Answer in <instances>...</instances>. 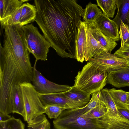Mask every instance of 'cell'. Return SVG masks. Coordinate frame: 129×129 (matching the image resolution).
Returning a JSON list of instances; mask_svg holds the SVG:
<instances>
[{"label":"cell","mask_w":129,"mask_h":129,"mask_svg":"<svg viewBox=\"0 0 129 129\" xmlns=\"http://www.w3.org/2000/svg\"><path fill=\"white\" fill-rule=\"evenodd\" d=\"M35 21L58 55L76 59L78 28L84 9L75 0H35Z\"/></svg>","instance_id":"cell-1"},{"label":"cell","mask_w":129,"mask_h":129,"mask_svg":"<svg viewBox=\"0 0 129 129\" xmlns=\"http://www.w3.org/2000/svg\"><path fill=\"white\" fill-rule=\"evenodd\" d=\"M107 70L88 62L78 72L73 86L90 95L103 89L107 84Z\"/></svg>","instance_id":"cell-2"},{"label":"cell","mask_w":129,"mask_h":129,"mask_svg":"<svg viewBox=\"0 0 129 129\" xmlns=\"http://www.w3.org/2000/svg\"><path fill=\"white\" fill-rule=\"evenodd\" d=\"M82 107L66 109L53 121L56 129H104L101 118L84 117Z\"/></svg>","instance_id":"cell-3"},{"label":"cell","mask_w":129,"mask_h":129,"mask_svg":"<svg viewBox=\"0 0 129 129\" xmlns=\"http://www.w3.org/2000/svg\"><path fill=\"white\" fill-rule=\"evenodd\" d=\"M22 28L27 49L35 58V63L39 60H47V53L49 48L51 47L50 44L32 23L24 26Z\"/></svg>","instance_id":"cell-4"},{"label":"cell","mask_w":129,"mask_h":129,"mask_svg":"<svg viewBox=\"0 0 129 129\" xmlns=\"http://www.w3.org/2000/svg\"><path fill=\"white\" fill-rule=\"evenodd\" d=\"M23 94L27 122L45 113V106L42 103L39 93L31 83L20 84Z\"/></svg>","instance_id":"cell-5"},{"label":"cell","mask_w":129,"mask_h":129,"mask_svg":"<svg viewBox=\"0 0 129 129\" xmlns=\"http://www.w3.org/2000/svg\"><path fill=\"white\" fill-rule=\"evenodd\" d=\"M36 63L33 67L32 84L39 93L47 94L64 92L70 90L71 86L58 84L46 78L36 68Z\"/></svg>","instance_id":"cell-6"},{"label":"cell","mask_w":129,"mask_h":129,"mask_svg":"<svg viewBox=\"0 0 129 129\" xmlns=\"http://www.w3.org/2000/svg\"><path fill=\"white\" fill-rule=\"evenodd\" d=\"M90 62L104 70L123 67L129 65L127 60L118 57L107 51L98 54L90 58Z\"/></svg>","instance_id":"cell-7"},{"label":"cell","mask_w":129,"mask_h":129,"mask_svg":"<svg viewBox=\"0 0 129 129\" xmlns=\"http://www.w3.org/2000/svg\"><path fill=\"white\" fill-rule=\"evenodd\" d=\"M39 95L45 106L48 105H56L66 107L69 109L82 107L88 103L72 101L66 97L63 92L47 94L39 93Z\"/></svg>","instance_id":"cell-8"},{"label":"cell","mask_w":129,"mask_h":129,"mask_svg":"<svg viewBox=\"0 0 129 129\" xmlns=\"http://www.w3.org/2000/svg\"><path fill=\"white\" fill-rule=\"evenodd\" d=\"M96 27L102 33L116 41L120 40L119 27L116 22L103 13L93 22Z\"/></svg>","instance_id":"cell-9"},{"label":"cell","mask_w":129,"mask_h":129,"mask_svg":"<svg viewBox=\"0 0 129 129\" xmlns=\"http://www.w3.org/2000/svg\"><path fill=\"white\" fill-rule=\"evenodd\" d=\"M107 83L117 88L129 86V70L127 67L107 70Z\"/></svg>","instance_id":"cell-10"},{"label":"cell","mask_w":129,"mask_h":129,"mask_svg":"<svg viewBox=\"0 0 129 129\" xmlns=\"http://www.w3.org/2000/svg\"><path fill=\"white\" fill-rule=\"evenodd\" d=\"M87 25L81 21L78 28L76 41V59L82 63L86 55V41Z\"/></svg>","instance_id":"cell-11"},{"label":"cell","mask_w":129,"mask_h":129,"mask_svg":"<svg viewBox=\"0 0 129 129\" xmlns=\"http://www.w3.org/2000/svg\"><path fill=\"white\" fill-rule=\"evenodd\" d=\"M9 100L13 109V113L21 115L26 121V113L20 85H15L12 88L9 94Z\"/></svg>","instance_id":"cell-12"},{"label":"cell","mask_w":129,"mask_h":129,"mask_svg":"<svg viewBox=\"0 0 129 129\" xmlns=\"http://www.w3.org/2000/svg\"><path fill=\"white\" fill-rule=\"evenodd\" d=\"M27 0H0V22L1 27L4 25L7 20L15 10L20 7Z\"/></svg>","instance_id":"cell-13"},{"label":"cell","mask_w":129,"mask_h":129,"mask_svg":"<svg viewBox=\"0 0 129 129\" xmlns=\"http://www.w3.org/2000/svg\"><path fill=\"white\" fill-rule=\"evenodd\" d=\"M86 23L96 41L106 50L111 53L112 51L117 45L116 41L102 33L96 27L93 22Z\"/></svg>","instance_id":"cell-14"},{"label":"cell","mask_w":129,"mask_h":129,"mask_svg":"<svg viewBox=\"0 0 129 129\" xmlns=\"http://www.w3.org/2000/svg\"><path fill=\"white\" fill-rule=\"evenodd\" d=\"M86 55L85 61H88L95 55L106 50L94 37L87 25Z\"/></svg>","instance_id":"cell-15"},{"label":"cell","mask_w":129,"mask_h":129,"mask_svg":"<svg viewBox=\"0 0 129 129\" xmlns=\"http://www.w3.org/2000/svg\"><path fill=\"white\" fill-rule=\"evenodd\" d=\"M21 6L19 26L22 27L35 21L37 11L35 5L27 2L23 3Z\"/></svg>","instance_id":"cell-16"},{"label":"cell","mask_w":129,"mask_h":129,"mask_svg":"<svg viewBox=\"0 0 129 129\" xmlns=\"http://www.w3.org/2000/svg\"><path fill=\"white\" fill-rule=\"evenodd\" d=\"M115 1L117 12L112 20L116 23L119 27L121 21L126 24V18L129 13V0H115Z\"/></svg>","instance_id":"cell-17"},{"label":"cell","mask_w":129,"mask_h":129,"mask_svg":"<svg viewBox=\"0 0 129 129\" xmlns=\"http://www.w3.org/2000/svg\"><path fill=\"white\" fill-rule=\"evenodd\" d=\"M63 93L68 98L75 102L88 103L91 99L90 94L73 86L70 90Z\"/></svg>","instance_id":"cell-18"},{"label":"cell","mask_w":129,"mask_h":129,"mask_svg":"<svg viewBox=\"0 0 129 129\" xmlns=\"http://www.w3.org/2000/svg\"><path fill=\"white\" fill-rule=\"evenodd\" d=\"M102 13V12L98 7L97 5L89 2L84 9L83 21L86 23L93 22Z\"/></svg>","instance_id":"cell-19"},{"label":"cell","mask_w":129,"mask_h":129,"mask_svg":"<svg viewBox=\"0 0 129 129\" xmlns=\"http://www.w3.org/2000/svg\"><path fill=\"white\" fill-rule=\"evenodd\" d=\"M102 100L107 110V114L109 115H117L119 114L116 106L110 94L109 89H103L101 91Z\"/></svg>","instance_id":"cell-20"},{"label":"cell","mask_w":129,"mask_h":129,"mask_svg":"<svg viewBox=\"0 0 129 129\" xmlns=\"http://www.w3.org/2000/svg\"><path fill=\"white\" fill-rule=\"evenodd\" d=\"M97 5L108 18H113L117 9L115 0H97Z\"/></svg>","instance_id":"cell-21"},{"label":"cell","mask_w":129,"mask_h":129,"mask_svg":"<svg viewBox=\"0 0 129 129\" xmlns=\"http://www.w3.org/2000/svg\"><path fill=\"white\" fill-rule=\"evenodd\" d=\"M28 129H50V124L44 114L27 122Z\"/></svg>","instance_id":"cell-22"},{"label":"cell","mask_w":129,"mask_h":129,"mask_svg":"<svg viewBox=\"0 0 129 129\" xmlns=\"http://www.w3.org/2000/svg\"><path fill=\"white\" fill-rule=\"evenodd\" d=\"M109 91L117 107L126 106L128 92L114 88L109 89Z\"/></svg>","instance_id":"cell-23"},{"label":"cell","mask_w":129,"mask_h":129,"mask_svg":"<svg viewBox=\"0 0 129 129\" xmlns=\"http://www.w3.org/2000/svg\"><path fill=\"white\" fill-rule=\"evenodd\" d=\"M107 113V108L103 102L102 104L97 105L86 113L83 114V115L85 117L91 119L100 118Z\"/></svg>","instance_id":"cell-24"},{"label":"cell","mask_w":129,"mask_h":129,"mask_svg":"<svg viewBox=\"0 0 129 129\" xmlns=\"http://www.w3.org/2000/svg\"><path fill=\"white\" fill-rule=\"evenodd\" d=\"M25 126L20 119L13 116L6 121L0 122V129H25Z\"/></svg>","instance_id":"cell-25"},{"label":"cell","mask_w":129,"mask_h":129,"mask_svg":"<svg viewBox=\"0 0 129 129\" xmlns=\"http://www.w3.org/2000/svg\"><path fill=\"white\" fill-rule=\"evenodd\" d=\"M66 107L56 105H48L45 106V113L50 119H56Z\"/></svg>","instance_id":"cell-26"},{"label":"cell","mask_w":129,"mask_h":129,"mask_svg":"<svg viewBox=\"0 0 129 129\" xmlns=\"http://www.w3.org/2000/svg\"><path fill=\"white\" fill-rule=\"evenodd\" d=\"M119 31L121 40V47H122L125 43H129V27L127 24L121 21Z\"/></svg>","instance_id":"cell-27"},{"label":"cell","mask_w":129,"mask_h":129,"mask_svg":"<svg viewBox=\"0 0 129 129\" xmlns=\"http://www.w3.org/2000/svg\"><path fill=\"white\" fill-rule=\"evenodd\" d=\"M21 6L15 10L2 28H3L5 26L8 25H19L22 10Z\"/></svg>","instance_id":"cell-28"},{"label":"cell","mask_w":129,"mask_h":129,"mask_svg":"<svg viewBox=\"0 0 129 129\" xmlns=\"http://www.w3.org/2000/svg\"><path fill=\"white\" fill-rule=\"evenodd\" d=\"M114 54L117 57L125 59L129 62V43H125L115 51Z\"/></svg>","instance_id":"cell-29"},{"label":"cell","mask_w":129,"mask_h":129,"mask_svg":"<svg viewBox=\"0 0 129 129\" xmlns=\"http://www.w3.org/2000/svg\"><path fill=\"white\" fill-rule=\"evenodd\" d=\"M118 111L121 115L129 121V110L126 106L117 107Z\"/></svg>","instance_id":"cell-30"},{"label":"cell","mask_w":129,"mask_h":129,"mask_svg":"<svg viewBox=\"0 0 129 129\" xmlns=\"http://www.w3.org/2000/svg\"><path fill=\"white\" fill-rule=\"evenodd\" d=\"M11 116L9 114H6L0 112V122L5 121L10 119Z\"/></svg>","instance_id":"cell-31"},{"label":"cell","mask_w":129,"mask_h":129,"mask_svg":"<svg viewBox=\"0 0 129 129\" xmlns=\"http://www.w3.org/2000/svg\"><path fill=\"white\" fill-rule=\"evenodd\" d=\"M126 106L129 110V92H128V98L126 104Z\"/></svg>","instance_id":"cell-32"},{"label":"cell","mask_w":129,"mask_h":129,"mask_svg":"<svg viewBox=\"0 0 129 129\" xmlns=\"http://www.w3.org/2000/svg\"><path fill=\"white\" fill-rule=\"evenodd\" d=\"M129 23V13L128 15L127 18H126V24L128 25Z\"/></svg>","instance_id":"cell-33"},{"label":"cell","mask_w":129,"mask_h":129,"mask_svg":"<svg viewBox=\"0 0 129 129\" xmlns=\"http://www.w3.org/2000/svg\"><path fill=\"white\" fill-rule=\"evenodd\" d=\"M127 68L129 70V65L127 66Z\"/></svg>","instance_id":"cell-34"},{"label":"cell","mask_w":129,"mask_h":129,"mask_svg":"<svg viewBox=\"0 0 129 129\" xmlns=\"http://www.w3.org/2000/svg\"><path fill=\"white\" fill-rule=\"evenodd\" d=\"M128 27H129V23L128 24Z\"/></svg>","instance_id":"cell-35"}]
</instances>
